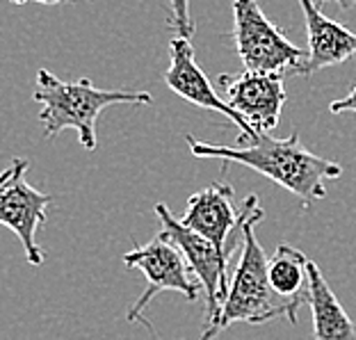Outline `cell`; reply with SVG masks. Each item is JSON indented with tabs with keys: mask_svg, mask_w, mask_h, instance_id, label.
<instances>
[{
	"mask_svg": "<svg viewBox=\"0 0 356 340\" xmlns=\"http://www.w3.org/2000/svg\"><path fill=\"white\" fill-rule=\"evenodd\" d=\"M124 265L137 270L144 274L147 279V288L144 293L137 297V302L128 309L126 320L128 322H140L153 334L151 322L144 318V311L151 304V299L160 293H181L183 297H188L190 302L199 297L201 293V283L192 274L188 267V261L181 254V249L169 238H165L163 233H158L156 238L147 245H135L131 252L124 254Z\"/></svg>",
	"mask_w": 356,
	"mask_h": 340,
	"instance_id": "5b68a950",
	"label": "cell"
},
{
	"mask_svg": "<svg viewBox=\"0 0 356 340\" xmlns=\"http://www.w3.org/2000/svg\"><path fill=\"white\" fill-rule=\"evenodd\" d=\"M309 258L290 245H279L267 265L274 293L302 309L309 304Z\"/></svg>",
	"mask_w": 356,
	"mask_h": 340,
	"instance_id": "4fadbf2b",
	"label": "cell"
},
{
	"mask_svg": "<svg viewBox=\"0 0 356 340\" xmlns=\"http://www.w3.org/2000/svg\"><path fill=\"white\" fill-rule=\"evenodd\" d=\"M28 167L26 158H14L12 165L0 172V224L19 238L28 263L42 267L46 256L37 242V233L46 224L53 194L32 188L26 181Z\"/></svg>",
	"mask_w": 356,
	"mask_h": 340,
	"instance_id": "8992f818",
	"label": "cell"
},
{
	"mask_svg": "<svg viewBox=\"0 0 356 340\" xmlns=\"http://www.w3.org/2000/svg\"><path fill=\"white\" fill-rule=\"evenodd\" d=\"M233 197H236V190L226 183H213L206 190L194 192L181 217L183 226L208 238L220 249H240L252 194L240 206H236Z\"/></svg>",
	"mask_w": 356,
	"mask_h": 340,
	"instance_id": "ba28073f",
	"label": "cell"
},
{
	"mask_svg": "<svg viewBox=\"0 0 356 340\" xmlns=\"http://www.w3.org/2000/svg\"><path fill=\"white\" fill-rule=\"evenodd\" d=\"M12 5H26V3H39V5H64L74 3V0H10Z\"/></svg>",
	"mask_w": 356,
	"mask_h": 340,
	"instance_id": "2e32d148",
	"label": "cell"
},
{
	"mask_svg": "<svg viewBox=\"0 0 356 340\" xmlns=\"http://www.w3.org/2000/svg\"><path fill=\"white\" fill-rule=\"evenodd\" d=\"M325 3H329V0H315V5L322 7ZM334 3H338L343 7V10H352V7H356V0H334Z\"/></svg>",
	"mask_w": 356,
	"mask_h": 340,
	"instance_id": "e0dca14e",
	"label": "cell"
},
{
	"mask_svg": "<svg viewBox=\"0 0 356 340\" xmlns=\"http://www.w3.org/2000/svg\"><path fill=\"white\" fill-rule=\"evenodd\" d=\"M263 208L258 204V197L252 194V206L245 217V238L240 247V261L233 270V277L229 281V290L220 306L217 318L206 325L201 340H213L229 329L236 322L245 325H265L277 318H288L293 325H297L299 306H295L288 299L274 293L267 265L270 258L265 256L261 242L256 240V224L263 222Z\"/></svg>",
	"mask_w": 356,
	"mask_h": 340,
	"instance_id": "7a4b0ae2",
	"label": "cell"
},
{
	"mask_svg": "<svg viewBox=\"0 0 356 340\" xmlns=\"http://www.w3.org/2000/svg\"><path fill=\"white\" fill-rule=\"evenodd\" d=\"M281 74L265 71H240L222 74L217 85L222 87L224 101L254 128L256 133H270L279 126L283 105L288 101Z\"/></svg>",
	"mask_w": 356,
	"mask_h": 340,
	"instance_id": "9c48e42d",
	"label": "cell"
},
{
	"mask_svg": "<svg viewBox=\"0 0 356 340\" xmlns=\"http://www.w3.org/2000/svg\"><path fill=\"white\" fill-rule=\"evenodd\" d=\"M35 103L42 105L39 124L44 126L46 140L62 131H76L85 151H96V121L110 105H151L153 94L126 92V89H99L89 78L67 83L53 76L48 69L37 71V89L32 94Z\"/></svg>",
	"mask_w": 356,
	"mask_h": 340,
	"instance_id": "3957f363",
	"label": "cell"
},
{
	"mask_svg": "<svg viewBox=\"0 0 356 340\" xmlns=\"http://www.w3.org/2000/svg\"><path fill=\"white\" fill-rule=\"evenodd\" d=\"M156 215L160 229H163L160 233L181 249V254L188 261V267L201 283V290L206 293V325H210L220 313L226 290H229V272H226V267H229V261L236 249L215 247L208 238L183 226V222L174 217V213L165 204L156 206Z\"/></svg>",
	"mask_w": 356,
	"mask_h": 340,
	"instance_id": "52a82bcc",
	"label": "cell"
},
{
	"mask_svg": "<svg viewBox=\"0 0 356 340\" xmlns=\"http://www.w3.org/2000/svg\"><path fill=\"white\" fill-rule=\"evenodd\" d=\"M165 83L174 94L181 96L183 101L197 105V108L213 110V112H220L224 117H229L233 124L240 128L238 142L254 140L258 135L254 128L215 92L213 83H210L208 76L204 74V69L197 64L190 39L174 37L172 42H169V69L165 71Z\"/></svg>",
	"mask_w": 356,
	"mask_h": 340,
	"instance_id": "30bf717a",
	"label": "cell"
},
{
	"mask_svg": "<svg viewBox=\"0 0 356 340\" xmlns=\"http://www.w3.org/2000/svg\"><path fill=\"white\" fill-rule=\"evenodd\" d=\"M172 16H169V28L178 32V37L192 39L194 35V21L190 14V0H169Z\"/></svg>",
	"mask_w": 356,
	"mask_h": 340,
	"instance_id": "5bb4252c",
	"label": "cell"
},
{
	"mask_svg": "<svg viewBox=\"0 0 356 340\" xmlns=\"http://www.w3.org/2000/svg\"><path fill=\"white\" fill-rule=\"evenodd\" d=\"M185 142L194 158L224 160V165H245L295 194L304 206L325 199V183L336 181L343 174L341 165L306 149L297 133L286 140H277L270 133H258L254 140L240 142L238 147H220V144L201 142L192 135H185Z\"/></svg>",
	"mask_w": 356,
	"mask_h": 340,
	"instance_id": "6da1fadb",
	"label": "cell"
},
{
	"mask_svg": "<svg viewBox=\"0 0 356 340\" xmlns=\"http://www.w3.org/2000/svg\"><path fill=\"white\" fill-rule=\"evenodd\" d=\"M299 7L304 12L306 37H309V51L299 76L338 67L356 55V32L322 14V7L315 5V0H299Z\"/></svg>",
	"mask_w": 356,
	"mask_h": 340,
	"instance_id": "8fae6325",
	"label": "cell"
},
{
	"mask_svg": "<svg viewBox=\"0 0 356 340\" xmlns=\"http://www.w3.org/2000/svg\"><path fill=\"white\" fill-rule=\"evenodd\" d=\"M233 42L242 67L265 74H302L306 53L267 19L256 0H233Z\"/></svg>",
	"mask_w": 356,
	"mask_h": 340,
	"instance_id": "277c9868",
	"label": "cell"
},
{
	"mask_svg": "<svg viewBox=\"0 0 356 340\" xmlns=\"http://www.w3.org/2000/svg\"><path fill=\"white\" fill-rule=\"evenodd\" d=\"M329 112L331 115H343V112H354L356 115V85L350 89V94L345 99H338L329 105Z\"/></svg>",
	"mask_w": 356,
	"mask_h": 340,
	"instance_id": "9a60e30c",
	"label": "cell"
},
{
	"mask_svg": "<svg viewBox=\"0 0 356 340\" xmlns=\"http://www.w3.org/2000/svg\"><path fill=\"white\" fill-rule=\"evenodd\" d=\"M309 306L315 340H356V322L347 315L315 263H309Z\"/></svg>",
	"mask_w": 356,
	"mask_h": 340,
	"instance_id": "7c38bea8",
	"label": "cell"
}]
</instances>
